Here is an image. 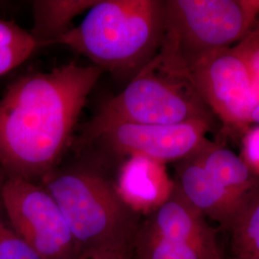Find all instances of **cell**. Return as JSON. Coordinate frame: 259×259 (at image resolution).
<instances>
[{
  "label": "cell",
  "instance_id": "cell-20",
  "mask_svg": "<svg viewBox=\"0 0 259 259\" xmlns=\"http://www.w3.org/2000/svg\"><path fill=\"white\" fill-rule=\"evenodd\" d=\"M134 246L83 250L76 259H131Z\"/></svg>",
  "mask_w": 259,
  "mask_h": 259
},
{
  "label": "cell",
  "instance_id": "cell-17",
  "mask_svg": "<svg viewBox=\"0 0 259 259\" xmlns=\"http://www.w3.org/2000/svg\"><path fill=\"white\" fill-rule=\"evenodd\" d=\"M1 177V172H0ZM0 259H41L14 229L0 197Z\"/></svg>",
  "mask_w": 259,
  "mask_h": 259
},
{
  "label": "cell",
  "instance_id": "cell-19",
  "mask_svg": "<svg viewBox=\"0 0 259 259\" xmlns=\"http://www.w3.org/2000/svg\"><path fill=\"white\" fill-rule=\"evenodd\" d=\"M241 157L255 176L259 177V126L244 132Z\"/></svg>",
  "mask_w": 259,
  "mask_h": 259
},
{
  "label": "cell",
  "instance_id": "cell-13",
  "mask_svg": "<svg viewBox=\"0 0 259 259\" xmlns=\"http://www.w3.org/2000/svg\"><path fill=\"white\" fill-rule=\"evenodd\" d=\"M98 0L32 1L33 28L30 32L37 47L56 45L72 26L75 18L88 12Z\"/></svg>",
  "mask_w": 259,
  "mask_h": 259
},
{
  "label": "cell",
  "instance_id": "cell-10",
  "mask_svg": "<svg viewBox=\"0 0 259 259\" xmlns=\"http://www.w3.org/2000/svg\"><path fill=\"white\" fill-rule=\"evenodd\" d=\"M176 185L197 209L229 230L250 199H242L217 183L192 156L178 161ZM256 194V193H255Z\"/></svg>",
  "mask_w": 259,
  "mask_h": 259
},
{
  "label": "cell",
  "instance_id": "cell-3",
  "mask_svg": "<svg viewBox=\"0 0 259 259\" xmlns=\"http://www.w3.org/2000/svg\"><path fill=\"white\" fill-rule=\"evenodd\" d=\"M194 121L215 128L217 118L197 92L185 61L162 40L157 55L85 124L80 144H91L105 130L122 123L173 125Z\"/></svg>",
  "mask_w": 259,
  "mask_h": 259
},
{
  "label": "cell",
  "instance_id": "cell-2",
  "mask_svg": "<svg viewBox=\"0 0 259 259\" xmlns=\"http://www.w3.org/2000/svg\"><path fill=\"white\" fill-rule=\"evenodd\" d=\"M164 32V0H98L56 45L130 81L157 55Z\"/></svg>",
  "mask_w": 259,
  "mask_h": 259
},
{
  "label": "cell",
  "instance_id": "cell-4",
  "mask_svg": "<svg viewBox=\"0 0 259 259\" xmlns=\"http://www.w3.org/2000/svg\"><path fill=\"white\" fill-rule=\"evenodd\" d=\"M40 180L82 251L134 246L139 215L121 200L114 184L105 177L73 168L55 169Z\"/></svg>",
  "mask_w": 259,
  "mask_h": 259
},
{
  "label": "cell",
  "instance_id": "cell-12",
  "mask_svg": "<svg viewBox=\"0 0 259 259\" xmlns=\"http://www.w3.org/2000/svg\"><path fill=\"white\" fill-rule=\"evenodd\" d=\"M191 156L232 194L250 199L258 192L259 177L255 176L244 159L232 150L207 140Z\"/></svg>",
  "mask_w": 259,
  "mask_h": 259
},
{
  "label": "cell",
  "instance_id": "cell-22",
  "mask_svg": "<svg viewBox=\"0 0 259 259\" xmlns=\"http://www.w3.org/2000/svg\"><path fill=\"white\" fill-rule=\"evenodd\" d=\"M232 259H234V258H232Z\"/></svg>",
  "mask_w": 259,
  "mask_h": 259
},
{
  "label": "cell",
  "instance_id": "cell-15",
  "mask_svg": "<svg viewBox=\"0 0 259 259\" xmlns=\"http://www.w3.org/2000/svg\"><path fill=\"white\" fill-rule=\"evenodd\" d=\"M234 259H259V191L242 207L230 229Z\"/></svg>",
  "mask_w": 259,
  "mask_h": 259
},
{
  "label": "cell",
  "instance_id": "cell-6",
  "mask_svg": "<svg viewBox=\"0 0 259 259\" xmlns=\"http://www.w3.org/2000/svg\"><path fill=\"white\" fill-rule=\"evenodd\" d=\"M0 197L12 226L40 258L80 255L82 250L59 205L41 185L1 172Z\"/></svg>",
  "mask_w": 259,
  "mask_h": 259
},
{
  "label": "cell",
  "instance_id": "cell-7",
  "mask_svg": "<svg viewBox=\"0 0 259 259\" xmlns=\"http://www.w3.org/2000/svg\"><path fill=\"white\" fill-rule=\"evenodd\" d=\"M188 68L197 92L217 120L243 133L250 127L254 107L252 79L232 47L202 56Z\"/></svg>",
  "mask_w": 259,
  "mask_h": 259
},
{
  "label": "cell",
  "instance_id": "cell-1",
  "mask_svg": "<svg viewBox=\"0 0 259 259\" xmlns=\"http://www.w3.org/2000/svg\"><path fill=\"white\" fill-rule=\"evenodd\" d=\"M75 62L22 76L0 98V171L33 181L55 170L103 74Z\"/></svg>",
  "mask_w": 259,
  "mask_h": 259
},
{
  "label": "cell",
  "instance_id": "cell-9",
  "mask_svg": "<svg viewBox=\"0 0 259 259\" xmlns=\"http://www.w3.org/2000/svg\"><path fill=\"white\" fill-rule=\"evenodd\" d=\"M114 186L130 209L140 215L156 211L170 197L175 183L168 176L164 163L133 156L122 163Z\"/></svg>",
  "mask_w": 259,
  "mask_h": 259
},
{
  "label": "cell",
  "instance_id": "cell-18",
  "mask_svg": "<svg viewBox=\"0 0 259 259\" xmlns=\"http://www.w3.org/2000/svg\"><path fill=\"white\" fill-rule=\"evenodd\" d=\"M232 48L244 60L250 70L255 106L259 102V18L250 32Z\"/></svg>",
  "mask_w": 259,
  "mask_h": 259
},
{
  "label": "cell",
  "instance_id": "cell-11",
  "mask_svg": "<svg viewBox=\"0 0 259 259\" xmlns=\"http://www.w3.org/2000/svg\"><path fill=\"white\" fill-rule=\"evenodd\" d=\"M151 217L143 228L157 236L172 240L218 245L216 233L205 216L191 204L175 183L170 197Z\"/></svg>",
  "mask_w": 259,
  "mask_h": 259
},
{
  "label": "cell",
  "instance_id": "cell-5",
  "mask_svg": "<svg viewBox=\"0 0 259 259\" xmlns=\"http://www.w3.org/2000/svg\"><path fill=\"white\" fill-rule=\"evenodd\" d=\"M163 40L187 66L236 46L259 18V0H164Z\"/></svg>",
  "mask_w": 259,
  "mask_h": 259
},
{
  "label": "cell",
  "instance_id": "cell-14",
  "mask_svg": "<svg viewBox=\"0 0 259 259\" xmlns=\"http://www.w3.org/2000/svg\"><path fill=\"white\" fill-rule=\"evenodd\" d=\"M139 259H224L218 245L167 239L145 230H138L134 250Z\"/></svg>",
  "mask_w": 259,
  "mask_h": 259
},
{
  "label": "cell",
  "instance_id": "cell-8",
  "mask_svg": "<svg viewBox=\"0 0 259 259\" xmlns=\"http://www.w3.org/2000/svg\"><path fill=\"white\" fill-rule=\"evenodd\" d=\"M213 130L201 121L173 125L122 123L105 130L92 143L97 142L119 157L140 156L166 164L193 155Z\"/></svg>",
  "mask_w": 259,
  "mask_h": 259
},
{
  "label": "cell",
  "instance_id": "cell-21",
  "mask_svg": "<svg viewBox=\"0 0 259 259\" xmlns=\"http://www.w3.org/2000/svg\"><path fill=\"white\" fill-rule=\"evenodd\" d=\"M251 124H255L256 126H259V102L254 106L250 113V125Z\"/></svg>",
  "mask_w": 259,
  "mask_h": 259
},
{
  "label": "cell",
  "instance_id": "cell-16",
  "mask_svg": "<svg viewBox=\"0 0 259 259\" xmlns=\"http://www.w3.org/2000/svg\"><path fill=\"white\" fill-rule=\"evenodd\" d=\"M37 48L29 31L0 19V76L22 64Z\"/></svg>",
  "mask_w": 259,
  "mask_h": 259
}]
</instances>
